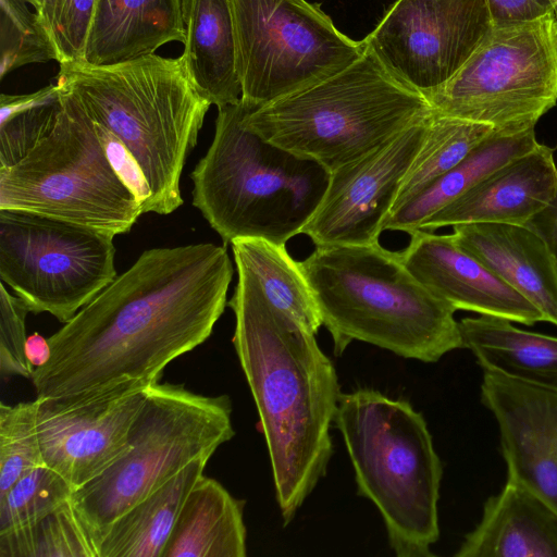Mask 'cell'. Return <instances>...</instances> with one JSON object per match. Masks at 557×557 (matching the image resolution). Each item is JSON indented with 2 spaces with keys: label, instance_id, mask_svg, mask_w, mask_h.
I'll list each match as a JSON object with an SVG mask.
<instances>
[{
  "label": "cell",
  "instance_id": "cell-1",
  "mask_svg": "<svg viewBox=\"0 0 557 557\" xmlns=\"http://www.w3.org/2000/svg\"><path fill=\"white\" fill-rule=\"evenodd\" d=\"M226 245L151 248L49 336L35 368L36 398L150 386L165 367L212 334L227 306Z\"/></svg>",
  "mask_w": 557,
  "mask_h": 557
},
{
  "label": "cell",
  "instance_id": "cell-2",
  "mask_svg": "<svg viewBox=\"0 0 557 557\" xmlns=\"http://www.w3.org/2000/svg\"><path fill=\"white\" fill-rule=\"evenodd\" d=\"M235 264L237 284L227 301L235 315L232 343L257 407L287 525L326 474L330 429L342 393L314 334L272 305L253 274Z\"/></svg>",
  "mask_w": 557,
  "mask_h": 557
},
{
  "label": "cell",
  "instance_id": "cell-3",
  "mask_svg": "<svg viewBox=\"0 0 557 557\" xmlns=\"http://www.w3.org/2000/svg\"><path fill=\"white\" fill-rule=\"evenodd\" d=\"M55 84L128 149L150 189L144 213L166 215L184 203L181 175L211 103L180 57L153 53L98 66L62 63Z\"/></svg>",
  "mask_w": 557,
  "mask_h": 557
},
{
  "label": "cell",
  "instance_id": "cell-4",
  "mask_svg": "<svg viewBox=\"0 0 557 557\" xmlns=\"http://www.w3.org/2000/svg\"><path fill=\"white\" fill-rule=\"evenodd\" d=\"M300 264L336 356L354 341L422 362L463 348L455 308L410 273L399 251L379 242L315 246Z\"/></svg>",
  "mask_w": 557,
  "mask_h": 557
},
{
  "label": "cell",
  "instance_id": "cell-5",
  "mask_svg": "<svg viewBox=\"0 0 557 557\" xmlns=\"http://www.w3.org/2000/svg\"><path fill=\"white\" fill-rule=\"evenodd\" d=\"M256 107L240 99L218 108L213 140L190 174L193 206L221 236L285 245L320 206L331 172L280 147L247 124Z\"/></svg>",
  "mask_w": 557,
  "mask_h": 557
},
{
  "label": "cell",
  "instance_id": "cell-6",
  "mask_svg": "<svg viewBox=\"0 0 557 557\" xmlns=\"http://www.w3.org/2000/svg\"><path fill=\"white\" fill-rule=\"evenodd\" d=\"M358 494L380 511L397 557H431L443 467L423 414L372 388L342 393L334 419Z\"/></svg>",
  "mask_w": 557,
  "mask_h": 557
},
{
  "label": "cell",
  "instance_id": "cell-7",
  "mask_svg": "<svg viewBox=\"0 0 557 557\" xmlns=\"http://www.w3.org/2000/svg\"><path fill=\"white\" fill-rule=\"evenodd\" d=\"M431 111L422 94L394 78L367 49L333 76L251 109L246 121L269 141L311 158L332 173Z\"/></svg>",
  "mask_w": 557,
  "mask_h": 557
},
{
  "label": "cell",
  "instance_id": "cell-8",
  "mask_svg": "<svg viewBox=\"0 0 557 557\" xmlns=\"http://www.w3.org/2000/svg\"><path fill=\"white\" fill-rule=\"evenodd\" d=\"M234 435L227 395H200L160 381L150 385L128 449L71 497L98 554L106 531L120 516L193 461L210 459Z\"/></svg>",
  "mask_w": 557,
  "mask_h": 557
},
{
  "label": "cell",
  "instance_id": "cell-9",
  "mask_svg": "<svg viewBox=\"0 0 557 557\" xmlns=\"http://www.w3.org/2000/svg\"><path fill=\"white\" fill-rule=\"evenodd\" d=\"M59 92L62 106L48 136L13 166L0 168V209L114 236L128 233L143 214L141 203L111 165L92 121L69 94Z\"/></svg>",
  "mask_w": 557,
  "mask_h": 557
},
{
  "label": "cell",
  "instance_id": "cell-10",
  "mask_svg": "<svg viewBox=\"0 0 557 557\" xmlns=\"http://www.w3.org/2000/svg\"><path fill=\"white\" fill-rule=\"evenodd\" d=\"M425 98L437 113L500 134L534 129L557 103L554 13L494 25L457 73Z\"/></svg>",
  "mask_w": 557,
  "mask_h": 557
},
{
  "label": "cell",
  "instance_id": "cell-11",
  "mask_svg": "<svg viewBox=\"0 0 557 557\" xmlns=\"http://www.w3.org/2000/svg\"><path fill=\"white\" fill-rule=\"evenodd\" d=\"M242 99L260 108L343 71L367 50L306 0H231Z\"/></svg>",
  "mask_w": 557,
  "mask_h": 557
},
{
  "label": "cell",
  "instance_id": "cell-12",
  "mask_svg": "<svg viewBox=\"0 0 557 557\" xmlns=\"http://www.w3.org/2000/svg\"><path fill=\"white\" fill-rule=\"evenodd\" d=\"M114 235L18 209H0V278L29 312L69 322L116 276Z\"/></svg>",
  "mask_w": 557,
  "mask_h": 557
},
{
  "label": "cell",
  "instance_id": "cell-13",
  "mask_svg": "<svg viewBox=\"0 0 557 557\" xmlns=\"http://www.w3.org/2000/svg\"><path fill=\"white\" fill-rule=\"evenodd\" d=\"M493 26L490 0H397L363 40L394 78L425 97L457 73Z\"/></svg>",
  "mask_w": 557,
  "mask_h": 557
},
{
  "label": "cell",
  "instance_id": "cell-14",
  "mask_svg": "<svg viewBox=\"0 0 557 557\" xmlns=\"http://www.w3.org/2000/svg\"><path fill=\"white\" fill-rule=\"evenodd\" d=\"M149 387L125 383L106 391L36 398L45 466L74 491L99 476L128 449L129 432Z\"/></svg>",
  "mask_w": 557,
  "mask_h": 557
},
{
  "label": "cell",
  "instance_id": "cell-15",
  "mask_svg": "<svg viewBox=\"0 0 557 557\" xmlns=\"http://www.w3.org/2000/svg\"><path fill=\"white\" fill-rule=\"evenodd\" d=\"M431 113L332 172L325 195L301 234L315 246L377 243L400 183L424 140Z\"/></svg>",
  "mask_w": 557,
  "mask_h": 557
},
{
  "label": "cell",
  "instance_id": "cell-16",
  "mask_svg": "<svg viewBox=\"0 0 557 557\" xmlns=\"http://www.w3.org/2000/svg\"><path fill=\"white\" fill-rule=\"evenodd\" d=\"M481 401L498 424L507 479L557 510V389L483 371Z\"/></svg>",
  "mask_w": 557,
  "mask_h": 557
},
{
  "label": "cell",
  "instance_id": "cell-17",
  "mask_svg": "<svg viewBox=\"0 0 557 557\" xmlns=\"http://www.w3.org/2000/svg\"><path fill=\"white\" fill-rule=\"evenodd\" d=\"M399 251L410 273L455 310L507 319L525 325L544 315L480 260L461 249L453 235L416 230Z\"/></svg>",
  "mask_w": 557,
  "mask_h": 557
},
{
  "label": "cell",
  "instance_id": "cell-18",
  "mask_svg": "<svg viewBox=\"0 0 557 557\" xmlns=\"http://www.w3.org/2000/svg\"><path fill=\"white\" fill-rule=\"evenodd\" d=\"M554 150L539 143L426 218L419 230L433 232L463 223L527 225L557 194Z\"/></svg>",
  "mask_w": 557,
  "mask_h": 557
},
{
  "label": "cell",
  "instance_id": "cell-19",
  "mask_svg": "<svg viewBox=\"0 0 557 557\" xmlns=\"http://www.w3.org/2000/svg\"><path fill=\"white\" fill-rule=\"evenodd\" d=\"M456 244L533 304L557 326V268L545 240L528 225L463 223Z\"/></svg>",
  "mask_w": 557,
  "mask_h": 557
},
{
  "label": "cell",
  "instance_id": "cell-20",
  "mask_svg": "<svg viewBox=\"0 0 557 557\" xmlns=\"http://www.w3.org/2000/svg\"><path fill=\"white\" fill-rule=\"evenodd\" d=\"M457 557H557V510L524 484L507 479L484 504Z\"/></svg>",
  "mask_w": 557,
  "mask_h": 557
},
{
  "label": "cell",
  "instance_id": "cell-21",
  "mask_svg": "<svg viewBox=\"0 0 557 557\" xmlns=\"http://www.w3.org/2000/svg\"><path fill=\"white\" fill-rule=\"evenodd\" d=\"M185 38L184 0H98L82 63H123Z\"/></svg>",
  "mask_w": 557,
  "mask_h": 557
},
{
  "label": "cell",
  "instance_id": "cell-22",
  "mask_svg": "<svg viewBox=\"0 0 557 557\" xmlns=\"http://www.w3.org/2000/svg\"><path fill=\"white\" fill-rule=\"evenodd\" d=\"M184 18L180 59L189 79L218 108L238 102L243 88L231 0H184Z\"/></svg>",
  "mask_w": 557,
  "mask_h": 557
},
{
  "label": "cell",
  "instance_id": "cell-23",
  "mask_svg": "<svg viewBox=\"0 0 557 557\" xmlns=\"http://www.w3.org/2000/svg\"><path fill=\"white\" fill-rule=\"evenodd\" d=\"M463 348L483 371L557 389V337L529 332L499 317L465 318L459 322Z\"/></svg>",
  "mask_w": 557,
  "mask_h": 557
},
{
  "label": "cell",
  "instance_id": "cell-24",
  "mask_svg": "<svg viewBox=\"0 0 557 557\" xmlns=\"http://www.w3.org/2000/svg\"><path fill=\"white\" fill-rule=\"evenodd\" d=\"M244 506L203 474L186 498L162 557H245Z\"/></svg>",
  "mask_w": 557,
  "mask_h": 557
},
{
  "label": "cell",
  "instance_id": "cell-25",
  "mask_svg": "<svg viewBox=\"0 0 557 557\" xmlns=\"http://www.w3.org/2000/svg\"><path fill=\"white\" fill-rule=\"evenodd\" d=\"M208 461H193L120 516L106 531L99 557H162L184 503Z\"/></svg>",
  "mask_w": 557,
  "mask_h": 557
},
{
  "label": "cell",
  "instance_id": "cell-26",
  "mask_svg": "<svg viewBox=\"0 0 557 557\" xmlns=\"http://www.w3.org/2000/svg\"><path fill=\"white\" fill-rule=\"evenodd\" d=\"M537 144L534 129L513 135L494 132L444 175L394 209L384 223V231L410 234L419 230L426 218L461 196L484 176L530 151Z\"/></svg>",
  "mask_w": 557,
  "mask_h": 557
},
{
  "label": "cell",
  "instance_id": "cell-27",
  "mask_svg": "<svg viewBox=\"0 0 557 557\" xmlns=\"http://www.w3.org/2000/svg\"><path fill=\"white\" fill-rule=\"evenodd\" d=\"M235 263L247 268L269 301L317 334L322 320L314 295L300 262L285 245L263 238H237L231 243Z\"/></svg>",
  "mask_w": 557,
  "mask_h": 557
},
{
  "label": "cell",
  "instance_id": "cell-28",
  "mask_svg": "<svg viewBox=\"0 0 557 557\" xmlns=\"http://www.w3.org/2000/svg\"><path fill=\"white\" fill-rule=\"evenodd\" d=\"M494 132L490 125L432 109L424 140L400 183L393 210L444 175Z\"/></svg>",
  "mask_w": 557,
  "mask_h": 557
},
{
  "label": "cell",
  "instance_id": "cell-29",
  "mask_svg": "<svg viewBox=\"0 0 557 557\" xmlns=\"http://www.w3.org/2000/svg\"><path fill=\"white\" fill-rule=\"evenodd\" d=\"M57 84L0 97V168L20 162L53 128L61 110Z\"/></svg>",
  "mask_w": 557,
  "mask_h": 557
},
{
  "label": "cell",
  "instance_id": "cell-30",
  "mask_svg": "<svg viewBox=\"0 0 557 557\" xmlns=\"http://www.w3.org/2000/svg\"><path fill=\"white\" fill-rule=\"evenodd\" d=\"M0 557H99L71 500L27 528L0 534Z\"/></svg>",
  "mask_w": 557,
  "mask_h": 557
},
{
  "label": "cell",
  "instance_id": "cell-31",
  "mask_svg": "<svg viewBox=\"0 0 557 557\" xmlns=\"http://www.w3.org/2000/svg\"><path fill=\"white\" fill-rule=\"evenodd\" d=\"M73 487L47 466L22 475L0 495V534L38 522L71 500Z\"/></svg>",
  "mask_w": 557,
  "mask_h": 557
},
{
  "label": "cell",
  "instance_id": "cell-32",
  "mask_svg": "<svg viewBox=\"0 0 557 557\" xmlns=\"http://www.w3.org/2000/svg\"><path fill=\"white\" fill-rule=\"evenodd\" d=\"M26 0H0V77L24 65L59 62V52L37 11Z\"/></svg>",
  "mask_w": 557,
  "mask_h": 557
},
{
  "label": "cell",
  "instance_id": "cell-33",
  "mask_svg": "<svg viewBox=\"0 0 557 557\" xmlns=\"http://www.w3.org/2000/svg\"><path fill=\"white\" fill-rule=\"evenodd\" d=\"M36 398L0 404V495L22 475L45 466L36 424Z\"/></svg>",
  "mask_w": 557,
  "mask_h": 557
},
{
  "label": "cell",
  "instance_id": "cell-34",
  "mask_svg": "<svg viewBox=\"0 0 557 557\" xmlns=\"http://www.w3.org/2000/svg\"><path fill=\"white\" fill-rule=\"evenodd\" d=\"M98 0H46L38 13L53 39L59 64L82 62Z\"/></svg>",
  "mask_w": 557,
  "mask_h": 557
},
{
  "label": "cell",
  "instance_id": "cell-35",
  "mask_svg": "<svg viewBox=\"0 0 557 557\" xmlns=\"http://www.w3.org/2000/svg\"><path fill=\"white\" fill-rule=\"evenodd\" d=\"M26 304L0 285V373L32 379L35 368L26 355Z\"/></svg>",
  "mask_w": 557,
  "mask_h": 557
},
{
  "label": "cell",
  "instance_id": "cell-36",
  "mask_svg": "<svg viewBox=\"0 0 557 557\" xmlns=\"http://www.w3.org/2000/svg\"><path fill=\"white\" fill-rule=\"evenodd\" d=\"M94 125L111 165L121 180L133 191L144 209L149 201L150 189L135 159L119 138L106 128L95 123Z\"/></svg>",
  "mask_w": 557,
  "mask_h": 557
},
{
  "label": "cell",
  "instance_id": "cell-37",
  "mask_svg": "<svg viewBox=\"0 0 557 557\" xmlns=\"http://www.w3.org/2000/svg\"><path fill=\"white\" fill-rule=\"evenodd\" d=\"M527 225L545 240L557 268V194L553 201Z\"/></svg>",
  "mask_w": 557,
  "mask_h": 557
},
{
  "label": "cell",
  "instance_id": "cell-38",
  "mask_svg": "<svg viewBox=\"0 0 557 557\" xmlns=\"http://www.w3.org/2000/svg\"><path fill=\"white\" fill-rule=\"evenodd\" d=\"M48 339L35 333L27 338L26 355L34 368L44 364L49 358Z\"/></svg>",
  "mask_w": 557,
  "mask_h": 557
},
{
  "label": "cell",
  "instance_id": "cell-39",
  "mask_svg": "<svg viewBox=\"0 0 557 557\" xmlns=\"http://www.w3.org/2000/svg\"><path fill=\"white\" fill-rule=\"evenodd\" d=\"M29 5H32L35 11L39 12L41 8L44 7L46 0H26Z\"/></svg>",
  "mask_w": 557,
  "mask_h": 557
},
{
  "label": "cell",
  "instance_id": "cell-40",
  "mask_svg": "<svg viewBox=\"0 0 557 557\" xmlns=\"http://www.w3.org/2000/svg\"><path fill=\"white\" fill-rule=\"evenodd\" d=\"M540 1L543 2L544 4L552 7L554 11L557 9V0H540Z\"/></svg>",
  "mask_w": 557,
  "mask_h": 557
},
{
  "label": "cell",
  "instance_id": "cell-41",
  "mask_svg": "<svg viewBox=\"0 0 557 557\" xmlns=\"http://www.w3.org/2000/svg\"><path fill=\"white\" fill-rule=\"evenodd\" d=\"M554 15H555V25H556V30H557V9L554 11Z\"/></svg>",
  "mask_w": 557,
  "mask_h": 557
}]
</instances>
